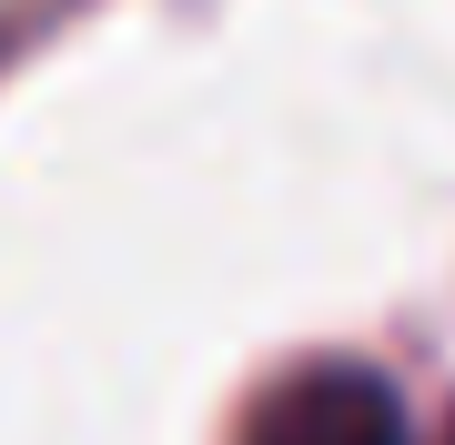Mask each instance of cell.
<instances>
[{
	"mask_svg": "<svg viewBox=\"0 0 455 445\" xmlns=\"http://www.w3.org/2000/svg\"><path fill=\"white\" fill-rule=\"evenodd\" d=\"M233 445H405V405L395 385L355 354H304L283 375H263L243 415H233Z\"/></svg>",
	"mask_w": 455,
	"mask_h": 445,
	"instance_id": "6da1fadb",
	"label": "cell"
},
{
	"mask_svg": "<svg viewBox=\"0 0 455 445\" xmlns=\"http://www.w3.org/2000/svg\"><path fill=\"white\" fill-rule=\"evenodd\" d=\"M11 51H20V20H0V61H11Z\"/></svg>",
	"mask_w": 455,
	"mask_h": 445,
	"instance_id": "7a4b0ae2",
	"label": "cell"
}]
</instances>
